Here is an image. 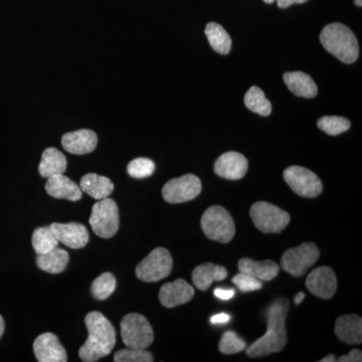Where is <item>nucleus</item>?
Instances as JSON below:
<instances>
[{
  "instance_id": "f257e3e1",
  "label": "nucleus",
  "mask_w": 362,
  "mask_h": 362,
  "mask_svg": "<svg viewBox=\"0 0 362 362\" xmlns=\"http://www.w3.org/2000/svg\"><path fill=\"white\" fill-rule=\"evenodd\" d=\"M289 310V301L284 298L275 300L267 310L268 330L264 337L252 343L247 354L252 358L270 356L282 351L287 344L286 317Z\"/></svg>"
},
{
  "instance_id": "f03ea898",
  "label": "nucleus",
  "mask_w": 362,
  "mask_h": 362,
  "mask_svg": "<svg viewBox=\"0 0 362 362\" xmlns=\"http://www.w3.org/2000/svg\"><path fill=\"white\" fill-rule=\"evenodd\" d=\"M88 339L78 350V356L85 362H95L109 356L116 344V331L110 321L100 313L90 312L85 318Z\"/></svg>"
},
{
  "instance_id": "7ed1b4c3",
  "label": "nucleus",
  "mask_w": 362,
  "mask_h": 362,
  "mask_svg": "<svg viewBox=\"0 0 362 362\" xmlns=\"http://www.w3.org/2000/svg\"><path fill=\"white\" fill-rule=\"evenodd\" d=\"M320 42L324 49L345 64L358 59L359 45L354 33L342 23H330L323 28Z\"/></svg>"
},
{
  "instance_id": "20e7f679",
  "label": "nucleus",
  "mask_w": 362,
  "mask_h": 362,
  "mask_svg": "<svg viewBox=\"0 0 362 362\" xmlns=\"http://www.w3.org/2000/svg\"><path fill=\"white\" fill-rule=\"evenodd\" d=\"M201 225L209 240L228 244L235 237V221L225 207L209 206L202 214Z\"/></svg>"
},
{
  "instance_id": "39448f33",
  "label": "nucleus",
  "mask_w": 362,
  "mask_h": 362,
  "mask_svg": "<svg viewBox=\"0 0 362 362\" xmlns=\"http://www.w3.org/2000/svg\"><path fill=\"white\" fill-rule=\"evenodd\" d=\"M121 337L128 349H147L154 340L151 325L141 314L130 313L120 323Z\"/></svg>"
},
{
  "instance_id": "423d86ee",
  "label": "nucleus",
  "mask_w": 362,
  "mask_h": 362,
  "mask_svg": "<svg viewBox=\"0 0 362 362\" xmlns=\"http://www.w3.org/2000/svg\"><path fill=\"white\" fill-rule=\"evenodd\" d=\"M250 216L255 226L265 233H280L290 223V214L270 202L252 204Z\"/></svg>"
},
{
  "instance_id": "0eeeda50",
  "label": "nucleus",
  "mask_w": 362,
  "mask_h": 362,
  "mask_svg": "<svg viewBox=\"0 0 362 362\" xmlns=\"http://www.w3.org/2000/svg\"><path fill=\"white\" fill-rule=\"evenodd\" d=\"M173 259L165 247H156L136 267V276L146 283L158 282L173 271Z\"/></svg>"
},
{
  "instance_id": "6e6552de",
  "label": "nucleus",
  "mask_w": 362,
  "mask_h": 362,
  "mask_svg": "<svg viewBox=\"0 0 362 362\" xmlns=\"http://www.w3.org/2000/svg\"><path fill=\"white\" fill-rule=\"evenodd\" d=\"M90 225L98 237L110 239L119 230V209L113 199H100L93 206Z\"/></svg>"
},
{
  "instance_id": "1a4fd4ad",
  "label": "nucleus",
  "mask_w": 362,
  "mask_h": 362,
  "mask_svg": "<svg viewBox=\"0 0 362 362\" xmlns=\"http://www.w3.org/2000/svg\"><path fill=\"white\" fill-rule=\"evenodd\" d=\"M320 252L313 243H304L288 250L281 259L283 270L293 277H302L318 261Z\"/></svg>"
},
{
  "instance_id": "9d476101",
  "label": "nucleus",
  "mask_w": 362,
  "mask_h": 362,
  "mask_svg": "<svg viewBox=\"0 0 362 362\" xmlns=\"http://www.w3.org/2000/svg\"><path fill=\"white\" fill-rule=\"evenodd\" d=\"M284 180L293 192L300 197H317L323 190V185L318 177L309 169L302 166H290L284 171Z\"/></svg>"
},
{
  "instance_id": "9b49d317",
  "label": "nucleus",
  "mask_w": 362,
  "mask_h": 362,
  "mask_svg": "<svg viewBox=\"0 0 362 362\" xmlns=\"http://www.w3.org/2000/svg\"><path fill=\"white\" fill-rule=\"evenodd\" d=\"M202 188V181L197 176L185 175L168 181L162 188V195L168 204H183L199 197Z\"/></svg>"
},
{
  "instance_id": "f8f14e48",
  "label": "nucleus",
  "mask_w": 362,
  "mask_h": 362,
  "mask_svg": "<svg viewBox=\"0 0 362 362\" xmlns=\"http://www.w3.org/2000/svg\"><path fill=\"white\" fill-rule=\"evenodd\" d=\"M306 287L314 296L328 300L334 296L337 289V279L329 267H319L309 274Z\"/></svg>"
},
{
  "instance_id": "ddd939ff",
  "label": "nucleus",
  "mask_w": 362,
  "mask_h": 362,
  "mask_svg": "<svg viewBox=\"0 0 362 362\" xmlns=\"http://www.w3.org/2000/svg\"><path fill=\"white\" fill-rule=\"evenodd\" d=\"M33 352L40 362L68 361L66 349L54 333H42L35 338Z\"/></svg>"
},
{
  "instance_id": "4468645a",
  "label": "nucleus",
  "mask_w": 362,
  "mask_h": 362,
  "mask_svg": "<svg viewBox=\"0 0 362 362\" xmlns=\"http://www.w3.org/2000/svg\"><path fill=\"white\" fill-rule=\"evenodd\" d=\"M247 168L246 157L239 152L230 151L218 157L214 163V173L226 180H239L247 175Z\"/></svg>"
},
{
  "instance_id": "2eb2a0df",
  "label": "nucleus",
  "mask_w": 362,
  "mask_h": 362,
  "mask_svg": "<svg viewBox=\"0 0 362 362\" xmlns=\"http://www.w3.org/2000/svg\"><path fill=\"white\" fill-rule=\"evenodd\" d=\"M194 296V287L183 279H177L173 283H166L159 291V301L165 308H175L187 303Z\"/></svg>"
},
{
  "instance_id": "dca6fc26",
  "label": "nucleus",
  "mask_w": 362,
  "mask_h": 362,
  "mask_svg": "<svg viewBox=\"0 0 362 362\" xmlns=\"http://www.w3.org/2000/svg\"><path fill=\"white\" fill-rule=\"evenodd\" d=\"M57 239L71 249H82L89 242V233L85 226L78 223H52Z\"/></svg>"
},
{
  "instance_id": "f3484780",
  "label": "nucleus",
  "mask_w": 362,
  "mask_h": 362,
  "mask_svg": "<svg viewBox=\"0 0 362 362\" xmlns=\"http://www.w3.org/2000/svg\"><path fill=\"white\" fill-rule=\"evenodd\" d=\"M98 137L92 130L82 129L66 133L62 138V145L69 153L84 156L96 148Z\"/></svg>"
},
{
  "instance_id": "a211bd4d",
  "label": "nucleus",
  "mask_w": 362,
  "mask_h": 362,
  "mask_svg": "<svg viewBox=\"0 0 362 362\" xmlns=\"http://www.w3.org/2000/svg\"><path fill=\"white\" fill-rule=\"evenodd\" d=\"M47 194L59 199L78 202L82 199V189L75 181L64 175H57L47 178L45 183Z\"/></svg>"
},
{
  "instance_id": "6ab92c4d",
  "label": "nucleus",
  "mask_w": 362,
  "mask_h": 362,
  "mask_svg": "<svg viewBox=\"0 0 362 362\" xmlns=\"http://www.w3.org/2000/svg\"><path fill=\"white\" fill-rule=\"evenodd\" d=\"M335 334L347 344H361L362 341V319L361 316H340L335 323Z\"/></svg>"
},
{
  "instance_id": "aec40b11",
  "label": "nucleus",
  "mask_w": 362,
  "mask_h": 362,
  "mask_svg": "<svg viewBox=\"0 0 362 362\" xmlns=\"http://www.w3.org/2000/svg\"><path fill=\"white\" fill-rule=\"evenodd\" d=\"M228 277V270L225 267L213 263L202 264L192 272V282L197 289L206 291L214 282H220Z\"/></svg>"
},
{
  "instance_id": "412c9836",
  "label": "nucleus",
  "mask_w": 362,
  "mask_h": 362,
  "mask_svg": "<svg viewBox=\"0 0 362 362\" xmlns=\"http://www.w3.org/2000/svg\"><path fill=\"white\" fill-rule=\"evenodd\" d=\"M238 267L242 273L249 274L252 277L259 281H266V282L277 277L280 271L278 264L272 259L254 261L249 258L240 259Z\"/></svg>"
},
{
  "instance_id": "4be33fe9",
  "label": "nucleus",
  "mask_w": 362,
  "mask_h": 362,
  "mask_svg": "<svg viewBox=\"0 0 362 362\" xmlns=\"http://www.w3.org/2000/svg\"><path fill=\"white\" fill-rule=\"evenodd\" d=\"M80 187L82 192L98 201L110 197L114 192L113 182L106 176L96 175V173H88L83 176Z\"/></svg>"
},
{
  "instance_id": "5701e85b",
  "label": "nucleus",
  "mask_w": 362,
  "mask_h": 362,
  "mask_svg": "<svg viewBox=\"0 0 362 362\" xmlns=\"http://www.w3.org/2000/svg\"><path fill=\"white\" fill-rule=\"evenodd\" d=\"M285 84L293 94L302 98H314L318 93V88L313 78L302 71H289L283 76Z\"/></svg>"
},
{
  "instance_id": "b1692460",
  "label": "nucleus",
  "mask_w": 362,
  "mask_h": 362,
  "mask_svg": "<svg viewBox=\"0 0 362 362\" xmlns=\"http://www.w3.org/2000/svg\"><path fill=\"white\" fill-rule=\"evenodd\" d=\"M68 162L66 156L59 150L49 147L45 150L39 166L40 175L45 178L57 175H64Z\"/></svg>"
},
{
  "instance_id": "393cba45",
  "label": "nucleus",
  "mask_w": 362,
  "mask_h": 362,
  "mask_svg": "<svg viewBox=\"0 0 362 362\" xmlns=\"http://www.w3.org/2000/svg\"><path fill=\"white\" fill-rule=\"evenodd\" d=\"M69 261V252L59 247L52 250L47 254L37 255V267L40 270L49 274H59L65 271Z\"/></svg>"
},
{
  "instance_id": "a878e982",
  "label": "nucleus",
  "mask_w": 362,
  "mask_h": 362,
  "mask_svg": "<svg viewBox=\"0 0 362 362\" xmlns=\"http://www.w3.org/2000/svg\"><path fill=\"white\" fill-rule=\"evenodd\" d=\"M204 33L214 51L221 54H228L230 52L232 39L223 26L216 23H207Z\"/></svg>"
},
{
  "instance_id": "bb28decb",
  "label": "nucleus",
  "mask_w": 362,
  "mask_h": 362,
  "mask_svg": "<svg viewBox=\"0 0 362 362\" xmlns=\"http://www.w3.org/2000/svg\"><path fill=\"white\" fill-rule=\"evenodd\" d=\"M245 105L249 110L261 116H269L272 112L271 102L267 99L265 93L259 87L250 88L245 95Z\"/></svg>"
},
{
  "instance_id": "cd10ccee",
  "label": "nucleus",
  "mask_w": 362,
  "mask_h": 362,
  "mask_svg": "<svg viewBox=\"0 0 362 362\" xmlns=\"http://www.w3.org/2000/svg\"><path fill=\"white\" fill-rule=\"evenodd\" d=\"M32 240L33 250L37 255L47 254L58 247L59 245L51 226L37 228L33 233Z\"/></svg>"
},
{
  "instance_id": "c85d7f7f",
  "label": "nucleus",
  "mask_w": 362,
  "mask_h": 362,
  "mask_svg": "<svg viewBox=\"0 0 362 362\" xmlns=\"http://www.w3.org/2000/svg\"><path fill=\"white\" fill-rule=\"evenodd\" d=\"M115 290L116 279L108 272L95 279L94 282L90 286L93 296L99 301L108 299L115 292Z\"/></svg>"
},
{
  "instance_id": "c756f323",
  "label": "nucleus",
  "mask_w": 362,
  "mask_h": 362,
  "mask_svg": "<svg viewBox=\"0 0 362 362\" xmlns=\"http://www.w3.org/2000/svg\"><path fill=\"white\" fill-rule=\"evenodd\" d=\"M317 126L326 134L337 136L346 132L351 127L349 119L339 116H324L319 119Z\"/></svg>"
},
{
  "instance_id": "7c9ffc66",
  "label": "nucleus",
  "mask_w": 362,
  "mask_h": 362,
  "mask_svg": "<svg viewBox=\"0 0 362 362\" xmlns=\"http://www.w3.org/2000/svg\"><path fill=\"white\" fill-rule=\"evenodd\" d=\"M247 342L242 339L233 331H226L221 338L218 349L221 354L230 356V354H239L246 349Z\"/></svg>"
},
{
  "instance_id": "2f4dec72",
  "label": "nucleus",
  "mask_w": 362,
  "mask_h": 362,
  "mask_svg": "<svg viewBox=\"0 0 362 362\" xmlns=\"http://www.w3.org/2000/svg\"><path fill=\"white\" fill-rule=\"evenodd\" d=\"M127 170L132 177L141 180V178L149 177L150 175H153L154 170H156V164L151 159L140 157L128 164Z\"/></svg>"
},
{
  "instance_id": "473e14b6",
  "label": "nucleus",
  "mask_w": 362,
  "mask_h": 362,
  "mask_svg": "<svg viewBox=\"0 0 362 362\" xmlns=\"http://www.w3.org/2000/svg\"><path fill=\"white\" fill-rule=\"evenodd\" d=\"M153 356L146 349H126L118 350L114 356L115 362H152Z\"/></svg>"
},
{
  "instance_id": "72a5a7b5",
  "label": "nucleus",
  "mask_w": 362,
  "mask_h": 362,
  "mask_svg": "<svg viewBox=\"0 0 362 362\" xmlns=\"http://www.w3.org/2000/svg\"><path fill=\"white\" fill-rule=\"evenodd\" d=\"M233 283L237 286L240 292L247 293L257 291L263 288V283L249 274L240 272L233 278Z\"/></svg>"
},
{
  "instance_id": "f704fd0d",
  "label": "nucleus",
  "mask_w": 362,
  "mask_h": 362,
  "mask_svg": "<svg viewBox=\"0 0 362 362\" xmlns=\"http://www.w3.org/2000/svg\"><path fill=\"white\" fill-rule=\"evenodd\" d=\"M339 362H361L362 361V352L359 349H354L346 356H340L337 359Z\"/></svg>"
},
{
  "instance_id": "c9c22d12",
  "label": "nucleus",
  "mask_w": 362,
  "mask_h": 362,
  "mask_svg": "<svg viewBox=\"0 0 362 362\" xmlns=\"http://www.w3.org/2000/svg\"><path fill=\"white\" fill-rule=\"evenodd\" d=\"M214 296L218 299L228 301L235 296V290L233 289H223V288H216L214 291Z\"/></svg>"
},
{
  "instance_id": "e433bc0d",
  "label": "nucleus",
  "mask_w": 362,
  "mask_h": 362,
  "mask_svg": "<svg viewBox=\"0 0 362 362\" xmlns=\"http://www.w3.org/2000/svg\"><path fill=\"white\" fill-rule=\"evenodd\" d=\"M230 316L226 313H218L216 315H214L211 318V323L214 325H223L230 322Z\"/></svg>"
},
{
  "instance_id": "4c0bfd02",
  "label": "nucleus",
  "mask_w": 362,
  "mask_h": 362,
  "mask_svg": "<svg viewBox=\"0 0 362 362\" xmlns=\"http://www.w3.org/2000/svg\"><path fill=\"white\" fill-rule=\"evenodd\" d=\"M307 1L308 0H276L277 6L280 8H287V7L293 6V4H302Z\"/></svg>"
},
{
  "instance_id": "58836bf2",
  "label": "nucleus",
  "mask_w": 362,
  "mask_h": 362,
  "mask_svg": "<svg viewBox=\"0 0 362 362\" xmlns=\"http://www.w3.org/2000/svg\"><path fill=\"white\" fill-rule=\"evenodd\" d=\"M304 299H305V293H303V292L298 293L296 296H295V298H294L295 304H296V305L301 304L302 302H303Z\"/></svg>"
},
{
  "instance_id": "ea45409f",
  "label": "nucleus",
  "mask_w": 362,
  "mask_h": 362,
  "mask_svg": "<svg viewBox=\"0 0 362 362\" xmlns=\"http://www.w3.org/2000/svg\"><path fill=\"white\" fill-rule=\"evenodd\" d=\"M321 362H334L337 361V357H335L334 354H329V356L324 357V358L321 359Z\"/></svg>"
},
{
  "instance_id": "a19ab883",
  "label": "nucleus",
  "mask_w": 362,
  "mask_h": 362,
  "mask_svg": "<svg viewBox=\"0 0 362 362\" xmlns=\"http://www.w3.org/2000/svg\"><path fill=\"white\" fill-rule=\"evenodd\" d=\"M4 328H6V326H4V318H2V316L0 315V338L4 335Z\"/></svg>"
},
{
  "instance_id": "79ce46f5",
  "label": "nucleus",
  "mask_w": 362,
  "mask_h": 362,
  "mask_svg": "<svg viewBox=\"0 0 362 362\" xmlns=\"http://www.w3.org/2000/svg\"><path fill=\"white\" fill-rule=\"evenodd\" d=\"M354 4H356V6L361 7L362 6V0H354Z\"/></svg>"
},
{
  "instance_id": "37998d69",
  "label": "nucleus",
  "mask_w": 362,
  "mask_h": 362,
  "mask_svg": "<svg viewBox=\"0 0 362 362\" xmlns=\"http://www.w3.org/2000/svg\"><path fill=\"white\" fill-rule=\"evenodd\" d=\"M264 1H265L266 4H274V2L276 1V0H264Z\"/></svg>"
}]
</instances>
